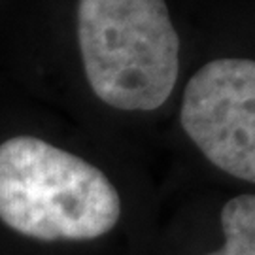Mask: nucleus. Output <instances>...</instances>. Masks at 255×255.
I'll use <instances>...</instances> for the list:
<instances>
[{
    "mask_svg": "<svg viewBox=\"0 0 255 255\" xmlns=\"http://www.w3.org/2000/svg\"><path fill=\"white\" fill-rule=\"evenodd\" d=\"M121 218V197L110 178L66 149L36 136L0 144V221L23 237L95 240Z\"/></svg>",
    "mask_w": 255,
    "mask_h": 255,
    "instance_id": "obj_1",
    "label": "nucleus"
},
{
    "mask_svg": "<svg viewBox=\"0 0 255 255\" xmlns=\"http://www.w3.org/2000/svg\"><path fill=\"white\" fill-rule=\"evenodd\" d=\"M180 121L185 134L219 170L255 182V63L223 57L185 85Z\"/></svg>",
    "mask_w": 255,
    "mask_h": 255,
    "instance_id": "obj_3",
    "label": "nucleus"
},
{
    "mask_svg": "<svg viewBox=\"0 0 255 255\" xmlns=\"http://www.w3.org/2000/svg\"><path fill=\"white\" fill-rule=\"evenodd\" d=\"M225 244L208 255H255V195L242 193L221 208Z\"/></svg>",
    "mask_w": 255,
    "mask_h": 255,
    "instance_id": "obj_4",
    "label": "nucleus"
},
{
    "mask_svg": "<svg viewBox=\"0 0 255 255\" xmlns=\"http://www.w3.org/2000/svg\"><path fill=\"white\" fill-rule=\"evenodd\" d=\"M78 44L93 93L125 112H151L172 95L180 38L164 0H80Z\"/></svg>",
    "mask_w": 255,
    "mask_h": 255,
    "instance_id": "obj_2",
    "label": "nucleus"
}]
</instances>
